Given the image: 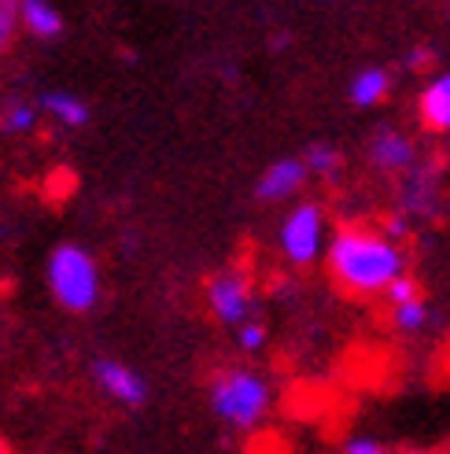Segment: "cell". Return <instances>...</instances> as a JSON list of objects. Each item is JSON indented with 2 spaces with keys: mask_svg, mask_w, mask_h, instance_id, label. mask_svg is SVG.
<instances>
[{
  "mask_svg": "<svg viewBox=\"0 0 450 454\" xmlns=\"http://www.w3.org/2000/svg\"><path fill=\"white\" fill-rule=\"evenodd\" d=\"M366 155H369V163L380 174H395V177H407L410 170L421 167L417 141L410 137V133L392 129V126H376L373 129V137L366 145Z\"/></svg>",
  "mask_w": 450,
  "mask_h": 454,
  "instance_id": "cell-6",
  "label": "cell"
},
{
  "mask_svg": "<svg viewBox=\"0 0 450 454\" xmlns=\"http://www.w3.org/2000/svg\"><path fill=\"white\" fill-rule=\"evenodd\" d=\"M429 322H432V310H429V303H424V300L392 307V325H395L399 333H421Z\"/></svg>",
  "mask_w": 450,
  "mask_h": 454,
  "instance_id": "cell-16",
  "label": "cell"
},
{
  "mask_svg": "<svg viewBox=\"0 0 450 454\" xmlns=\"http://www.w3.org/2000/svg\"><path fill=\"white\" fill-rule=\"evenodd\" d=\"M392 89H395V78L388 67H362V71H354V78L347 82V100L354 107H376V104H384L392 97Z\"/></svg>",
  "mask_w": 450,
  "mask_h": 454,
  "instance_id": "cell-11",
  "label": "cell"
},
{
  "mask_svg": "<svg viewBox=\"0 0 450 454\" xmlns=\"http://www.w3.org/2000/svg\"><path fill=\"white\" fill-rule=\"evenodd\" d=\"M436 63V49L432 44H414V49L402 52V71H429V67Z\"/></svg>",
  "mask_w": 450,
  "mask_h": 454,
  "instance_id": "cell-19",
  "label": "cell"
},
{
  "mask_svg": "<svg viewBox=\"0 0 450 454\" xmlns=\"http://www.w3.org/2000/svg\"><path fill=\"white\" fill-rule=\"evenodd\" d=\"M207 307L221 325L240 329L244 322H252L255 310V292H252V278L247 270L233 266V270H218L207 281Z\"/></svg>",
  "mask_w": 450,
  "mask_h": 454,
  "instance_id": "cell-5",
  "label": "cell"
},
{
  "mask_svg": "<svg viewBox=\"0 0 450 454\" xmlns=\"http://www.w3.org/2000/svg\"><path fill=\"white\" fill-rule=\"evenodd\" d=\"M93 380L104 388V395H111L122 406H144L148 403V380L119 358H97L93 362Z\"/></svg>",
  "mask_w": 450,
  "mask_h": 454,
  "instance_id": "cell-8",
  "label": "cell"
},
{
  "mask_svg": "<svg viewBox=\"0 0 450 454\" xmlns=\"http://www.w3.org/2000/svg\"><path fill=\"white\" fill-rule=\"evenodd\" d=\"M19 34V4H8V0H0V52L8 49Z\"/></svg>",
  "mask_w": 450,
  "mask_h": 454,
  "instance_id": "cell-20",
  "label": "cell"
},
{
  "mask_svg": "<svg viewBox=\"0 0 450 454\" xmlns=\"http://www.w3.org/2000/svg\"><path fill=\"white\" fill-rule=\"evenodd\" d=\"M41 119V107L34 100H22V97H12L4 107H0V129L4 133H30Z\"/></svg>",
  "mask_w": 450,
  "mask_h": 454,
  "instance_id": "cell-15",
  "label": "cell"
},
{
  "mask_svg": "<svg viewBox=\"0 0 450 454\" xmlns=\"http://www.w3.org/2000/svg\"><path fill=\"white\" fill-rule=\"evenodd\" d=\"M303 163H306L310 177L332 181L336 174L344 170V155H340V148L329 145V141H314V145H306V152H303Z\"/></svg>",
  "mask_w": 450,
  "mask_h": 454,
  "instance_id": "cell-14",
  "label": "cell"
},
{
  "mask_svg": "<svg viewBox=\"0 0 450 454\" xmlns=\"http://www.w3.org/2000/svg\"><path fill=\"white\" fill-rule=\"evenodd\" d=\"M417 122L429 133H450V71H436L421 85Z\"/></svg>",
  "mask_w": 450,
  "mask_h": 454,
  "instance_id": "cell-10",
  "label": "cell"
},
{
  "mask_svg": "<svg viewBox=\"0 0 450 454\" xmlns=\"http://www.w3.org/2000/svg\"><path fill=\"white\" fill-rule=\"evenodd\" d=\"M37 107H41L52 122H59L63 129H81V126H89V119H93L89 104H85L78 93H66V89H52V93H44Z\"/></svg>",
  "mask_w": 450,
  "mask_h": 454,
  "instance_id": "cell-12",
  "label": "cell"
},
{
  "mask_svg": "<svg viewBox=\"0 0 450 454\" xmlns=\"http://www.w3.org/2000/svg\"><path fill=\"white\" fill-rule=\"evenodd\" d=\"M19 27L37 41H56L63 34V15L56 4H44V0H22L19 4Z\"/></svg>",
  "mask_w": 450,
  "mask_h": 454,
  "instance_id": "cell-13",
  "label": "cell"
},
{
  "mask_svg": "<svg viewBox=\"0 0 450 454\" xmlns=\"http://www.w3.org/2000/svg\"><path fill=\"white\" fill-rule=\"evenodd\" d=\"M439 211V181L429 167H417L402 177V189H399V215L414 218H432Z\"/></svg>",
  "mask_w": 450,
  "mask_h": 454,
  "instance_id": "cell-9",
  "label": "cell"
},
{
  "mask_svg": "<svg viewBox=\"0 0 450 454\" xmlns=\"http://www.w3.org/2000/svg\"><path fill=\"white\" fill-rule=\"evenodd\" d=\"M325 270L332 285L344 288L347 296L373 300V296H384L399 278H407V255L380 230H369V225H340L329 240Z\"/></svg>",
  "mask_w": 450,
  "mask_h": 454,
  "instance_id": "cell-1",
  "label": "cell"
},
{
  "mask_svg": "<svg viewBox=\"0 0 450 454\" xmlns=\"http://www.w3.org/2000/svg\"><path fill=\"white\" fill-rule=\"evenodd\" d=\"M269 406H274V384L259 370L229 366L211 380V411L218 421L237 428V433L262 425Z\"/></svg>",
  "mask_w": 450,
  "mask_h": 454,
  "instance_id": "cell-2",
  "label": "cell"
},
{
  "mask_svg": "<svg viewBox=\"0 0 450 454\" xmlns=\"http://www.w3.org/2000/svg\"><path fill=\"white\" fill-rule=\"evenodd\" d=\"M329 240H332L329 215L322 203H314V200L291 203L277 225V247L291 266H314L318 259H325Z\"/></svg>",
  "mask_w": 450,
  "mask_h": 454,
  "instance_id": "cell-4",
  "label": "cell"
},
{
  "mask_svg": "<svg viewBox=\"0 0 450 454\" xmlns=\"http://www.w3.org/2000/svg\"><path fill=\"white\" fill-rule=\"evenodd\" d=\"M310 181V170L303 163V155H281L274 159L255 181V200L259 203H281V200H291L306 189Z\"/></svg>",
  "mask_w": 450,
  "mask_h": 454,
  "instance_id": "cell-7",
  "label": "cell"
},
{
  "mask_svg": "<svg viewBox=\"0 0 450 454\" xmlns=\"http://www.w3.org/2000/svg\"><path fill=\"white\" fill-rule=\"evenodd\" d=\"M384 300H388V307H402V303H414V300H424L421 296V281L417 278H399L388 292H384Z\"/></svg>",
  "mask_w": 450,
  "mask_h": 454,
  "instance_id": "cell-18",
  "label": "cell"
},
{
  "mask_svg": "<svg viewBox=\"0 0 450 454\" xmlns=\"http://www.w3.org/2000/svg\"><path fill=\"white\" fill-rule=\"evenodd\" d=\"M446 19H450V8H446Z\"/></svg>",
  "mask_w": 450,
  "mask_h": 454,
  "instance_id": "cell-23",
  "label": "cell"
},
{
  "mask_svg": "<svg viewBox=\"0 0 450 454\" xmlns=\"http://www.w3.org/2000/svg\"><path fill=\"white\" fill-rule=\"evenodd\" d=\"M237 344H240V351H247V355H259V351L269 344V329H266V322H259V317L244 322V325L237 329Z\"/></svg>",
  "mask_w": 450,
  "mask_h": 454,
  "instance_id": "cell-17",
  "label": "cell"
},
{
  "mask_svg": "<svg viewBox=\"0 0 450 454\" xmlns=\"http://www.w3.org/2000/svg\"><path fill=\"white\" fill-rule=\"evenodd\" d=\"M44 278H49L52 300L71 314L93 310L97 300H100V266H97L93 255H89V247H81V244L52 247L49 266H44Z\"/></svg>",
  "mask_w": 450,
  "mask_h": 454,
  "instance_id": "cell-3",
  "label": "cell"
},
{
  "mask_svg": "<svg viewBox=\"0 0 450 454\" xmlns=\"http://www.w3.org/2000/svg\"><path fill=\"white\" fill-rule=\"evenodd\" d=\"M340 454H392V447L380 443V440H373V436H354V440L344 443Z\"/></svg>",
  "mask_w": 450,
  "mask_h": 454,
  "instance_id": "cell-21",
  "label": "cell"
},
{
  "mask_svg": "<svg viewBox=\"0 0 450 454\" xmlns=\"http://www.w3.org/2000/svg\"><path fill=\"white\" fill-rule=\"evenodd\" d=\"M410 225H414V222H410L407 215H399V211H395L392 218H384V225H380V233H384L392 244H399V240H407V237H410Z\"/></svg>",
  "mask_w": 450,
  "mask_h": 454,
  "instance_id": "cell-22",
  "label": "cell"
}]
</instances>
